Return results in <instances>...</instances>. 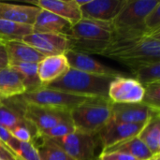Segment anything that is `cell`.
<instances>
[{
    "label": "cell",
    "instance_id": "6da1fadb",
    "mask_svg": "<svg viewBox=\"0 0 160 160\" xmlns=\"http://www.w3.org/2000/svg\"><path fill=\"white\" fill-rule=\"evenodd\" d=\"M102 55L121 63L130 70L160 62V31L112 30Z\"/></svg>",
    "mask_w": 160,
    "mask_h": 160
},
{
    "label": "cell",
    "instance_id": "7a4b0ae2",
    "mask_svg": "<svg viewBox=\"0 0 160 160\" xmlns=\"http://www.w3.org/2000/svg\"><path fill=\"white\" fill-rule=\"evenodd\" d=\"M112 32V22L82 18L71 25L67 36L69 51L84 54L102 55L108 46Z\"/></svg>",
    "mask_w": 160,
    "mask_h": 160
},
{
    "label": "cell",
    "instance_id": "3957f363",
    "mask_svg": "<svg viewBox=\"0 0 160 160\" xmlns=\"http://www.w3.org/2000/svg\"><path fill=\"white\" fill-rule=\"evenodd\" d=\"M113 79L69 68L66 74L43 86V88L59 90L87 98H109V86Z\"/></svg>",
    "mask_w": 160,
    "mask_h": 160
},
{
    "label": "cell",
    "instance_id": "277c9868",
    "mask_svg": "<svg viewBox=\"0 0 160 160\" xmlns=\"http://www.w3.org/2000/svg\"><path fill=\"white\" fill-rule=\"evenodd\" d=\"M112 104L109 98H88L70 112L75 130L97 136L112 119Z\"/></svg>",
    "mask_w": 160,
    "mask_h": 160
},
{
    "label": "cell",
    "instance_id": "5b68a950",
    "mask_svg": "<svg viewBox=\"0 0 160 160\" xmlns=\"http://www.w3.org/2000/svg\"><path fill=\"white\" fill-rule=\"evenodd\" d=\"M18 98L25 104L50 107L68 112H71L88 98L87 97L43 87L35 91L25 92Z\"/></svg>",
    "mask_w": 160,
    "mask_h": 160
},
{
    "label": "cell",
    "instance_id": "8992f818",
    "mask_svg": "<svg viewBox=\"0 0 160 160\" xmlns=\"http://www.w3.org/2000/svg\"><path fill=\"white\" fill-rule=\"evenodd\" d=\"M159 3V0H127L112 22V30H145V17Z\"/></svg>",
    "mask_w": 160,
    "mask_h": 160
},
{
    "label": "cell",
    "instance_id": "52a82bcc",
    "mask_svg": "<svg viewBox=\"0 0 160 160\" xmlns=\"http://www.w3.org/2000/svg\"><path fill=\"white\" fill-rule=\"evenodd\" d=\"M75 160H93L99 143L97 136L75 131L69 135L51 139Z\"/></svg>",
    "mask_w": 160,
    "mask_h": 160
},
{
    "label": "cell",
    "instance_id": "ba28073f",
    "mask_svg": "<svg viewBox=\"0 0 160 160\" xmlns=\"http://www.w3.org/2000/svg\"><path fill=\"white\" fill-rule=\"evenodd\" d=\"M24 118L38 130L39 135L70 117V112L50 107L23 103Z\"/></svg>",
    "mask_w": 160,
    "mask_h": 160
},
{
    "label": "cell",
    "instance_id": "9c48e42d",
    "mask_svg": "<svg viewBox=\"0 0 160 160\" xmlns=\"http://www.w3.org/2000/svg\"><path fill=\"white\" fill-rule=\"evenodd\" d=\"M64 55L70 68L82 72H85L92 75H98V76H106L111 78L125 77V75L127 74L125 72H122L120 70L103 65L102 63L97 61L96 59L89 56L88 54H84L73 51H68Z\"/></svg>",
    "mask_w": 160,
    "mask_h": 160
},
{
    "label": "cell",
    "instance_id": "30bf717a",
    "mask_svg": "<svg viewBox=\"0 0 160 160\" xmlns=\"http://www.w3.org/2000/svg\"><path fill=\"white\" fill-rule=\"evenodd\" d=\"M143 91V86L134 78L117 77L110 83L108 97L113 103H140Z\"/></svg>",
    "mask_w": 160,
    "mask_h": 160
},
{
    "label": "cell",
    "instance_id": "8fae6325",
    "mask_svg": "<svg viewBox=\"0 0 160 160\" xmlns=\"http://www.w3.org/2000/svg\"><path fill=\"white\" fill-rule=\"evenodd\" d=\"M22 40L45 56L62 55L69 51L68 39L65 35L32 33Z\"/></svg>",
    "mask_w": 160,
    "mask_h": 160
},
{
    "label": "cell",
    "instance_id": "7c38bea8",
    "mask_svg": "<svg viewBox=\"0 0 160 160\" xmlns=\"http://www.w3.org/2000/svg\"><path fill=\"white\" fill-rule=\"evenodd\" d=\"M144 125L145 123L128 124L110 120L98 134V139L102 145V150L138 136Z\"/></svg>",
    "mask_w": 160,
    "mask_h": 160
},
{
    "label": "cell",
    "instance_id": "4fadbf2b",
    "mask_svg": "<svg viewBox=\"0 0 160 160\" xmlns=\"http://www.w3.org/2000/svg\"><path fill=\"white\" fill-rule=\"evenodd\" d=\"M127 0H89L81 7L82 17L98 22H112Z\"/></svg>",
    "mask_w": 160,
    "mask_h": 160
},
{
    "label": "cell",
    "instance_id": "5bb4252c",
    "mask_svg": "<svg viewBox=\"0 0 160 160\" xmlns=\"http://www.w3.org/2000/svg\"><path fill=\"white\" fill-rule=\"evenodd\" d=\"M160 112L155 111L142 102L140 103H113L112 119L117 123L142 124Z\"/></svg>",
    "mask_w": 160,
    "mask_h": 160
},
{
    "label": "cell",
    "instance_id": "9a60e30c",
    "mask_svg": "<svg viewBox=\"0 0 160 160\" xmlns=\"http://www.w3.org/2000/svg\"><path fill=\"white\" fill-rule=\"evenodd\" d=\"M28 3L65 19L71 25L82 18L81 8L75 0H31Z\"/></svg>",
    "mask_w": 160,
    "mask_h": 160
},
{
    "label": "cell",
    "instance_id": "2e32d148",
    "mask_svg": "<svg viewBox=\"0 0 160 160\" xmlns=\"http://www.w3.org/2000/svg\"><path fill=\"white\" fill-rule=\"evenodd\" d=\"M2 42L7 52L8 65L12 63L38 64L45 57V55H43L22 40L2 39Z\"/></svg>",
    "mask_w": 160,
    "mask_h": 160
},
{
    "label": "cell",
    "instance_id": "e0dca14e",
    "mask_svg": "<svg viewBox=\"0 0 160 160\" xmlns=\"http://www.w3.org/2000/svg\"><path fill=\"white\" fill-rule=\"evenodd\" d=\"M69 68L64 54L45 56L38 64V76L42 87L62 77Z\"/></svg>",
    "mask_w": 160,
    "mask_h": 160
},
{
    "label": "cell",
    "instance_id": "ac0fdd59",
    "mask_svg": "<svg viewBox=\"0 0 160 160\" xmlns=\"http://www.w3.org/2000/svg\"><path fill=\"white\" fill-rule=\"evenodd\" d=\"M33 26V33L58 34L68 36L71 24L65 19L44 9L38 12Z\"/></svg>",
    "mask_w": 160,
    "mask_h": 160
},
{
    "label": "cell",
    "instance_id": "d6986e66",
    "mask_svg": "<svg viewBox=\"0 0 160 160\" xmlns=\"http://www.w3.org/2000/svg\"><path fill=\"white\" fill-rule=\"evenodd\" d=\"M41 8L35 6L15 5L0 2V19L33 25Z\"/></svg>",
    "mask_w": 160,
    "mask_h": 160
},
{
    "label": "cell",
    "instance_id": "ffe728a7",
    "mask_svg": "<svg viewBox=\"0 0 160 160\" xmlns=\"http://www.w3.org/2000/svg\"><path fill=\"white\" fill-rule=\"evenodd\" d=\"M25 92V85L17 71L10 67L0 71V101L19 97Z\"/></svg>",
    "mask_w": 160,
    "mask_h": 160
},
{
    "label": "cell",
    "instance_id": "44dd1931",
    "mask_svg": "<svg viewBox=\"0 0 160 160\" xmlns=\"http://www.w3.org/2000/svg\"><path fill=\"white\" fill-rule=\"evenodd\" d=\"M138 138L146 145L153 156L160 155V112L149 118Z\"/></svg>",
    "mask_w": 160,
    "mask_h": 160
},
{
    "label": "cell",
    "instance_id": "7402d4cb",
    "mask_svg": "<svg viewBox=\"0 0 160 160\" xmlns=\"http://www.w3.org/2000/svg\"><path fill=\"white\" fill-rule=\"evenodd\" d=\"M102 152H119L129 155L139 160H150L154 157L146 145L138 138V136L116 143L102 150Z\"/></svg>",
    "mask_w": 160,
    "mask_h": 160
},
{
    "label": "cell",
    "instance_id": "603a6c76",
    "mask_svg": "<svg viewBox=\"0 0 160 160\" xmlns=\"http://www.w3.org/2000/svg\"><path fill=\"white\" fill-rule=\"evenodd\" d=\"M8 67L13 68L21 76L26 92L42 88V84L38 76V64L34 63H12Z\"/></svg>",
    "mask_w": 160,
    "mask_h": 160
},
{
    "label": "cell",
    "instance_id": "cb8c5ba5",
    "mask_svg": "<svg viewBox=\"0 0 160 160\" xmlns=\"http://www.w3.org/2000/svg\"><path fill=\"white\" fill-rule=\"evenodd\" d=\"M33 33V26L0 19V38L7 40H22Z\"/></svg>",
    "mask_w": 160,
    "mask_h": 160
},
{
    "label": "cell",
    "instance_id": "d4e9b609",
    "mask_svg": "<svg viewBox=\"0 0 160 160\" xmlns=\"http://www.w3.org/2000/svg\"><path fill=\"white\" fill-rule=\"evenodd\" d=\"M41 142L37 146L40 160H75L62 150L54 142L45 137H38Z\"/></svg>",
    "mask_w": 160,
    "mask_h": 160
},
{
    "label": "cell",
    "instance_id": "484cf974",
    "mask_svg": "<svg viewBox=\"0 0 160 160\" xmlns=\"http://www.w3.org/2000/svg\"><path fill=\"white\" fill-rule=\"evenodd\" d=\"M8 148L17 160H40L37 146L33 142H21L13 137Z\"/></svg>",
    "mask_w": 160,
    "mask_h": 160
},
{
    "label": "cell",
    "instance_id": "4316f807",
    "mask_svg": "<svg viewBox=\"0 0 160 160\" xmlns=\"http://www.w3.org/2000/svg\"><path fill=\"white\" fill-rule=\"evenodd\" d=\"M131 72L134 75V79L142 86L160 82V62L141 66L131 70Z\"/></svg>",
    "mask_w": 160,
    "mask_h": 160
},
{
    "label": "cell",
    "instance_id": "83f0119b",
    "mask_svg": "<svg viewBox=\"0 0 160 160\" xmlns=\"http://www.w3.org/2000/svg\"><path fill=\"white\" fill-rule=\"evenodd\" d=\"M143 90L142 103L155 111L160 112V82L144 85Z\"/></svg>",
    "mask_w": 160,
    "mask_h": 160
},
{
    "label": "cell",
    "instance_id": "f1b7e54d",
    "mask_svg": "<svg viewBox=\"0 0 160 160\" xmlns=\"http://www.w3.org/2000/svg\"><path fill=\"white\" fill-rule=\"evenodd\" d=\"M75 128L73 125V122L71 120V117L68 119L59 123L55 127L42 132L39 137H45L48 139H56V138H61L67 135H69L73 132H75Z\"/></svg>",
    "mask_w": 160,
    "mask_h": 160
},
{
    "label": "cell",
    "instance_id": "f546056e",
    "mask_svg": "<svg viewBox=\"0 0 160 160\" xmlns=\"http://www.w3.org/2000/svg\"><path fill=\"white\" fill-rule=\"evenodd\" d=\"M144 28L147 32L155 33L160 31V3L157 5L145 17L143 22Z\"/></svg>",
    "mask_w": 160,
    "mask_h": 160
},
{
    "label": "cell",
    "instance_id": "4dcf8cb0",
    "mask_svg": "<svg viewBox=\"0 0 160 160\" xmlns=\"http://www.w3.org/2000/svg\"><path fill=\"white\" fill-rule=\"evenodd\" d=\"M98 160H139L129 155L119 153V152H102Z\"/></svg>",
    "mask_w": 160,
    "mask_h": 160
},
{
    "label": "cell",
    "instance_id": "1f68e13d",
    "mask_svg": "<svg viewBox=\"0 0 160 160\" xmlns=\"http://www.w3.org/2000/svg\"><path fill=\"white\" fill-rule=\"evenodd\" d=\"M0 159L1 160H17L13 156L11 151L8 148L6 144H4L0 141Z\"/></svg>",
    "mask_w": 160,
    "mask_h": 160
},
{
    "label": "cell",
    "instance_id": "d6a6232c",
    "mask_svg": "<svg viewBox=\"0 0 160 160\" xmlns=\"http://www.w3.org/2000/svg\"><path fill=\"white\" fill-rule=\"evenodd\" d=\"M8 67V59L6 49L3 45L2 39L0 38V71Z\"/></svg>",
    "mask_w": 160,
    "mask_h": 160
},
{
    "label": "cell",
    "instance_id": "836d02e7",
    "mask_svg": "<svg viewBox=\"0 0 160 160\" xmlns=\"http://www.w3.org/2000/svg\"><path fill=\"white\" fill-rule=\"evenodd\" d=\"M150 160H160V155H157V156H154Z\"/></svg>",
    "mask_w": 160,
    "mask_h": 160
},
{
    "label": "cell",
    "instance_id": "e575fe53",
    "mask_svg": "<svg viewBox=\"0 0 160 160\" xmlns=\"http://www.w3.org/2000/svg\"><path fill=\"white\" fill-rule=\"evenodd\" d=\"M97 160H98V159H97Z\"/></svg>",
    "mask_w": 160,
    "mask_h": 160
},
{
    "label": "cell",
    "instance_id": "d590c367",
    "mask_svg": "<svg viewBox=\"0 0 160 160\" xmlns=\"http://www.w3.org/2000/svg\"><path fill=\"white\" fill-rule=\"evenodd\" d=\"M0 160H1V159H0Z\"/></svg>",
    "mask_w": 160,
    "mask_h": 160
}]
</instances>
